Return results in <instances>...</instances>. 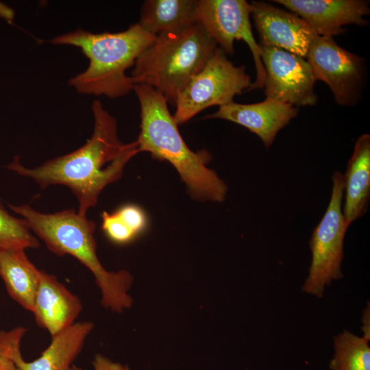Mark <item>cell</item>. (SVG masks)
I'll return each mask as SVG.
<instances>
[{
    "instance_id": "cell-22",
    "label": "cell",
    "mask_w": 370,
    "mask_h": 370,
    "mask_svg": "<svg viewBox=\"0 0 370 370\" xmlns=\"http://www.w3.org/2000/svg\"><path fill=\"white\" fill-rule=\"evenodd\" d=\"M92 365L94 370H127L121 364L101 354L95 356Z\"/></svg>"
},
{
    "instance_id": "cell-16",
    "label": "cell",
    "mask_w": 370,
    "mask_h": 370,
    "mask_svg": "<svg viewBox=\"0 0 370 370\" xmlns=\"http://www.w3.org/2000/svg\"><path fill=\"white\" fill-rule=\"evenodd\" d=\"M345 193L343 214L349 226L367 212L370 197V135L357 139L343 175Z\"/></svg>"
},
{
    "instance_id": "cell-12",
    "label": "cell",
    "mask_w": 370,
    "mask_h": 370,
    "mask_svg": "<svg viewBox=\"0 0 370 370\" xmlns=\"http://www.w3.org/2000/svg\"><path fill=\"white\" fill-rule=\"evenodd\" d=\"M250 6L259 45L281 49L306 58L319 35L304 19L264 1H253Z\"/></svg>"
},
{
    "instance_id": "cell-14",
    "label": "cell",
    "mask_w": 370,
    "mask_h": 370,
    "mask_svg": "<svg viewBox=\"0 0 370 370\" xmlns=\"http://www.w3.org/2000/svg\"><path fill=\"white\" fill-rule=\"evenodd\" d=\"M297 108L276 100L266 99L252 104L234 101L220 106L210 119H221L241 125L256 134L267 148L275 140L278 133L297 116Z\"/></svg>"
},
{
    "instance_id": "cell-5",
    "label": "cell",
    "mask_w": 370,
    "mask_h": 370,
    "mask_svg": "<svg viewBox=\"0 0 370 370\" xmlns=\"http://www.w3.org/2000/svg\"><path fill=\"white\" fill-rule=\"evenodd\" d=\"M218 47L197 22L184 30L156 36L136 58L130 77L175 106L180 92L204 68Z\"/></svg>"
},
{
    "instance_id": "cell-10",
    "label": "cell",
    "mask_w": 370,
    "mask_h": 370,
    "mask_svg": "<svg viewBox=\"0 0 370 370\" xmlns=\"http://www.w3.org/2000/svg\"><path fill=\"white\" fill-rule=\"evenodd\" d=\"M259 46L266 73V99L293 106L314 105L316 79L308 62L281 49Z\"/></svg>"
},
{
    "instance_id": "cell-3",
    "label": "cell",
    "mask_w": 370,
    "mask_h": 370,
    "mask_svg": "<svg viewBox=\"0 0 370 370\" xmlns=\"http://www.w3.org/2000/svg\"><path fill=\"white\" fill-rule=\"evenodd\" d=\"M9 208L27 221L49 251L59 256H73L92 272L104 308L121 312L132 306L133 299L128 292L133 278L126 271H109L102 265L97 254L94 221L73 209L46 214L27 204H9Z\"/></svg>"
},
{
    "instance_id": "cell-24",
    "label": "cell",
    "mask_w": 370,
    "mask_h": 370,
    "mask_svg": "<svg viewBox=\"0 0 370 370\" xmlns=\"http://www.w3.org/2000/svg\"><path fill=\"white\" fill-rule=\"evenodd\" d=\"M0 18L8 23H12L15 18V12L5 3L0 1Z\"/></svg>"
},
{
    "instance_id": "cell-17",
    "label": "cell",
    "mask_w": 370,
    "mask_h": 370,
    "mask_svg": "<svg viewBox=\"0 0 370 370\" xmlns=\"http://www.w3.org/2000/svg\"><path fill=\"white\" fill-rule=\"evenodd\" d=\"M41 270L27 257L25 249L0 250V277L10 296L32 312Z\"/></svg>"
},
{
    "instance_id": "cell-21",
    "label": "cell",
    "mask_w": 370,
    "mask_h": 370,
    "mask_svg": "<svg viewBox=\"0 0 370 370\" xmlns=\"http://www.w3.org/2000/svg\"><path fill=\"white\" fill-rule=\"evenodd\" d=\"M39 245L27 221L11 215L0 201V250L34 249Z\"/></svg>"
},
{
    "instance_id": "cell-15",
    "label": "cell",
    "mask_w": 370,
    "mask_h": 370,
    "mask_svg": "<svg viewBox=\"0 0 370 370\" xmlns=\"http://www.w3.org/2000/svg\"><path fill=\"white\" fill-rule=\"evenodd\" d=\"M82 310L76 295L55 275L41 270L32 311L40 328L52 337L73 324Z\"/></svg>"
},
{
    "instance_id": "cell-27",
    "label": "cell",
    "mask_w": 370,
    "mask_h": 370,
    "mask_svg": "<svg viewBox=\"0 0 370 370\" xmlns=\"http://www.w3.org/2000/svg\"><path fill=\"white\" fill-rule=\"evenodd\" d=\"M66 370H83L82 369L77 367L76 365H72L69 369Z\"/></svg>"
},
{
    "instance_id": "cell-6",
    "label": "cell",
    "mask_w": 370,
    "mask_h": 370,
    "mask_svg": "<svg viewBox=\"0 0 370 370\" xmlns=\"http://www.w3.org/2000/svg\"><path fill=\"white\" fill-rule=\"evenodd\" d=\"M332 183L329 204L310 241L312 260L308 275L301 288L303 292L318 298L323 297L325 286L343 277V242L349 227L342 208L343 175L334 171Z\"/></svg>"
},
{
    "instance_id": "cell-23",
    "label": "cell",
    "mask_w": 370,
    "mask_h": 370,
    "mask_svg": "<svg viewBox=\"0 0 370 370\" xmlns=\"http://www.w3.org/2000/svg\"><path fill=\"white\" fill-rule=\"evenodd\" d=\"M362 326V330L363 332V338L369 341L370 340V306L369 301L367 302V306L363 310L362 312L361 319Z\"/></svg>"
},
{
    "instance_id": "cell-9",
    "label": "cell",
    "mask_w": 370,
    "mask_h": 370,
    "mask_svg": "<svg viewBox=\"0 0 370 370\" xmlns=\"http://www.w3.org/2000/svg\"><path fill=\"white\" fill-rule=\"evenodd\" d=\"M306 58L315 79L328 86L336 103L341 106L356 103L365 76L362 58L338 45L333 37L317 36Z\"/></svg>"
},
{
    "instance_id": "cell-4",
    "label": "cell",
    "mask_w": 370,
    "mask_h": 370,
    "mask_svg": "<svg viewBox=\"0 0 370 370\" xmlns=\"http://www.w3.org/2000/svg\"><path fill=\"white\" fill-rule=\"evenodd\" d=\"M156 38L137 23L116 33L94 34L79 28L49 42L78 47L89 60L84 71L70 79V86L81 94L116 99L134 90L135 84L126 71Z\"/></svg>"
},
{
    "instance_id": "cell-20",
    "label": "cell",
    "mask_w": 370,
    "mask_h": 370,
    "mask_svg": "<svg viewBox=\"0 0 370 370\" xmlns=\"http://www.w3.org/2000/svg\"><path fill=\"white\" fill-rule=\"evenodd\" d=\"M369 341L349 332L334 337V355L330 362L331 370H370Z\"/></svg>"
},
{
    "instance_id": "cell-11",
    "label": "cell",
    "mask_w": 370,
    "mask_h": 370,
    "mask_svg": "<svg viewBox=\"0 0 370 370\" xmlns=\"http://www.w3.org/2000/svg\"><path fill=\"white\" fill-rule=\"evenodd\" d=\"M90 321L75 322L52 336L49 346L36 360L27 362L21 352V342L26 329L15 328L0 332V343L10 359L21 370H66L81 352L93 329Z\"/></svg>"
},
{
    "instance_id": "cell-25",
    "label": "cell",
    "mask_w": 370,
    "mask_h": 370,
    "mask_svg": "<svg viewBox=\"0 0 370 370\" xmlns=\"http://www.w3.org/2000/svg\"><path fill=\"white\" fill-rule=\"evenodd\" d=\"M0 370H21L10 359L8 354L0 359Z\"/></svg>"
},
{
    "instance_id": "cell-8",
    "label": "cell",
    "mask_w": 370,
    "mask_h": 370,
    "mask_svg": "<svg viewBox=\"0 0 370 370\" xmlns=\"http://www.w3.org/2000/svg\"><path fill=\"white\" fill-rule=\"evenodd\" d=\"M250 15V3L245 0H197V21L225 54L234 53L235 40H243L249 46L256 69V78L249 90L264 88L266 78L260 48L251 30Z\"/></svg>"
},
{
    "instance_id": "cell-1",
    "label": "cell",
    "mask_w": 370,
    "mask_h": 370,
    "mask_svg": "<svg viewBox=\"0 0 370 370\" xmlns=\"http://www.w3.org/2000/svg\"><path fill=\"white\" fill-rule=\"evenodd\" d=\"M91 108L93 132L81 147L34 168L24 166L19 156L7 166L34 180L42 189L56 184L67 186L75 195L82 215L97 204L101 192L121 178L126 164L140 152L136 140L124 144L119 140L116 121L99 100H94Z\"/></svg>"
},
{
    "instance_id": "cell-26",
    "label": "cell",
    "mask_w": 370,
    "mask_h": 370,
    "mask_svg": "<svg viewBox=\"0 0 370 370\" xmlns=\"http://www.w3.org/2000/svg\"><path fill=\"white\" fill-rule=\"evenodd\" d=\"M7 355V352L4 347L0 343V359Z\"/></svg>"
},
{
    "instance_id": "cell-2",
    "label": "cell",
    "mask_w": 370,
    "mask_h": 370,
    "mask_svg": "<svg viewBox=\"0 0 370 370\" xmlns=\"http://www.w3.org/2000/svg\"><path fill=\"white\" fill-rule=\"evenodd\" d=\"M134 90L140 107V132L136 140L139 151L171 163L193 198L224 201L227 187L214 171L208 168L211 155L207 151L195 152L189 149L163 95L140 84H135Z\"/></svg>"
},
{
    "instance_id": "cell-7",
    "label": "cell",
    "mask_w": 370,
    "mask_h": 370,
    "mask_svg": "<svg viewBox=\"0 0 370 370\" xmlns=\"http://www.w3.org/2000/svg\"><path fill=\"white\" fill-rule=\"evenodd\" d=\"M251 78L244 66H236L219 47L204 68L177 96L173 115L177 125L201 111L233 102L234 97L250 88Z\"/></svg>"
},
{
    "instance_id": "cell-19",
    "label": "cell",
    "mask_w": 370,
    "mask_h": 370,
    "mask_svg": "<svg viewBox=\"0 0 370 370\" xmlns=\"http://www.w3.org/2000/svg\"><path fill=\"white\" fill-rule=\"evenodd\" d=\"M101 227L109 240L116 244L131 242L147 227V217L142 208L126 204L116 211L101 214Z\"/></svg>"
},
{
    "instance_id": "cell-13",
    "label": "cell",
    "mask_w": 370,
    "mask_h": 370,
    "mask_svg": "<svg viewBox=\"0 0 370 370\" xmlns=\"http://www.w3.org/2000/svg\"><path fill=\"white\" fill-rule=\"evenodd\" d=\"M304 19L319 36H331L345 32L348 25H367L369 1L362 0H275Z\"/></svg>"
},
{
    "instance_id": "cell-18",
    "label": "cell",
    "mask_w": 370,
    "mask_h": 370,
    "mask_svg": "<svg viewBox=\"0 0 370 370\" xmlns=\"http://www.w3.org/2000/svg\"><path fill=\"white\" fill-rule=\"evenodd\" d=\"M197 0H147L143 3L138 23L158 36L182 32L196 23Z\"/></svg>"
}]
</instances>
